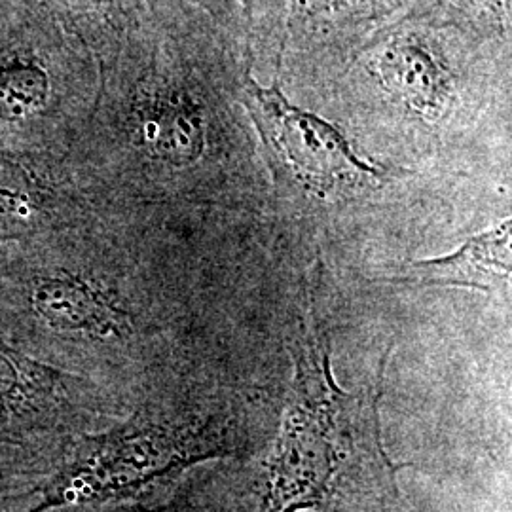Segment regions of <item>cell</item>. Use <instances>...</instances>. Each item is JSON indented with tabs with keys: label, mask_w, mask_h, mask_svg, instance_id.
<instances>
[{
	"label": "cell",
	"mask_w": 512,
	"mask_h": 512,
	"mask_svg": "<svg viewBox=\"0 0 512 512\" xmlns=\"http://www.w3.org/2000/svg\"><path fill=\"white\" fill-rule=\"evenodd\" d=\"M384 361L374 382L348 391L332 370L329 332L306 302L293 344L291 393L264 459L256 512H397L399 469L382 439Z\"/></svg>",
	"instance_id": "obj_1"
},
{
	"label": "cell",
	"mask_w": 512,
	"mask_h": 512,
	"mask_svg": "<svg viewBox=\"0 0 512 512\" xmlns=\"http://www.w3.org/2000/svg\"><path fill=\"white\" fill-rule=\"evenodd\" d=\"M253 404L228 391L150 385L122 418L76 440L21 512L128 501L203 463L241 458L262 429Z\"/></svg>",
	"instance_id": "obj_2"
},
{
	"label": "cell",
	"mask_w": 512,
	"mask_h": 512,
	"mask_svg": "<svg viewBox=\"0 0 512 512\" xmlns=\"http://www.w3.org/2000/svg\"><path fill=\"white\" fill-rule=\"evenodd\" d=\"M129 408L109 389L46 365L0 336V492L33 499L76 440Z\"/></svg>",
	"instance_id": "obj_3"
},
{
	"label": "cell",
	"mask_w": 512,
	"mask_h": 512,
	"mask_svg": "<svg viewBox=\"0 0 512 512\" xmlns=\"http://www.w3.org/2000/svg\"><path fill=\"white\" fill-rule=\"evenodd\" d=\"M243 103L275 171L319 194L338 184L382 177V167L366 164L346 135L327 120L293 105L279 86L262 88L251 73L243 78Z\"/></svg>",
	"instance_id": "obj_4"
},
{
	"label": "cell",
	"mask_w": 512,
	"mask_h": 512,
	"mask_svg": "<svg viewBox=\"0 0 512 512\" xmlns=\"http://www.w3.org/2000/svg\"><path fill=\"white\" fill-rule=\"evenodd\" d=\"M19 298L29 329L48 346L126 349L141 334L124 296L80 272H40L27 279Z\"/></svg>",
	"instance_id": "obj_5"
},
{
	"label": "cell",
	"mask_w": 512,
	"mask_h": 512,
	"mask_svg": "<svg viewBox=\"0 0 512 512\" xmlns=\"http://www.w3.org/2000/svg\"><path fill=\"white\" fill-rule=\"evenodd\" d=\"M395 281L421 287H467L482 293L505 291L511 281V220L473 236L452 255L408 262Z\"/></svg>",
	"instance_id": "obj_6"
},
{
	"label": "cell",
	"mask_w": 512,
	"mask_h": 512,
	"mask_svg": "<svg viewBox=\"0 0 512 512\" xmlns=\"http://www.w3.org/2000/svg\"><path fill=\"white\" fill-rule=\"evenodd\" d=\"M376 65L385 82L416 107H427L439 97L444 73L433 54L429 31L418 25H399L378 46Z\"/></svg>",
	"instance_id": "obj_7"
},
{
	"label": "cell",
	"mask_w": 512,
	"mask_h": 512,
	"mask_svg": "<svg viewBox=\"0 0 512 512\" xmlns=\"http://www.w3.org/2000/svg\"><path fill=\"white\" fill-rule=\"evenodd\" d=\"M139 135L154 156L169 164H192L202 156V116L183 97L158 95L143 105Z\"/></svg>",
	"instance_id": "obj_8"
},
{
	"label": "cell",
	"mask_w": 512,
	"mask_h": 512,
	"mask_svg": "<svg viewBox=\"0 0 512 512\" xmlns=\"http://www.w3.org/2000/svg\"><path fill=\"white\" fill-rule=\"evenodd\" d=\"M50 80L35 61L12 59L0 65V118L19 122L46 105Z\"/></svg>",
	"instance_id": "obj_9"
},
{
	"label": "cell",
	"mask_w": 512,
	"mask_h": 512,
	"mask_svg": "<svg viewBox=\"0 0 512 512\" xmlns=\"http://www.w3.org/2000/svg\"><path fill=\"white\" fill-rule=\"evenodd\" d=\"M389 0H287L289 23L300 21L304 27H338L357 21H372L385 14Z\"/></svg>",
	"instance_id": "obj_10"
},
{
	"label": "cell",
	"mask_w": 512,
	"mask_h": 512,
	"mask_svg": "<svg viewBox=\"0 0 512 512\" xmlns=\"http://www.w3.org/2000/svg\"><path fill=\"white\" fill-rule=\"evenodd\" d=\"M181 480L148 492V494L118 501V503H103V505H78V507H61L44 512H203L202 505L196 497L192 484Z\"/></svg>",
	"instance_id": "obj_11"
},
{
	"label": "cell",
	"mask_w": 512,
	"mask_h": 512,
	"mask_svg": "<svg viewBox=\"0 0 512 512\" xmlns=\"http://www.w3.org/2000/svg\"><path fill=\"white\" fill-rule=\"evenodd\" d=\"M38 190L21 165L0 158V226H19L37 215Z\"/></svg>",
	"instance_id": "obj_12"
},
{
	"label": "cell",
	"mask_w": 512,
	"mask_h": 512,
	"mask_svg": "<svg viewBox=\"0 0 512 512\" xmlns=\"http://www.w3.org/2000/svg\"><path fill=\"white\" fill-rule=\"evenodd\" d=\"M480 6V14L490 19V25L501 33H509L511 21V0H469Z\"/></svg>",
	"instance_id": "obj_13"
},
{
	"label": "cell",
	"mask_w": 512,
	"mask_h": 512,
	"mask_svg": "<svg viewBox=\"0 0 512 512\" xmlns=\"http://www.w3.org/2000/svg\"><path fill=\"white\" fill-rule=\"evenodd\" d=\"M29 503V495H6L0 492V512H21Z\"/></svg>",
	"instance_id": "obj_14"
},
{
	"label": "cell",
	"mask_w": 512,
	"mask_h": 512,
	"mask_svg": "<svg viewBox=\"0 0 512 512\" xmlns=\"http://www.w3.org/2000/svg\"><path fill=\"white\" fill-rule=\"evenodd\" d=\"M203 8H207L213 16H220V14H228L230 10H234V4L238 0H198Z\"/></svg>",
	"instance_id": "obj_15"
}]
</instances>
